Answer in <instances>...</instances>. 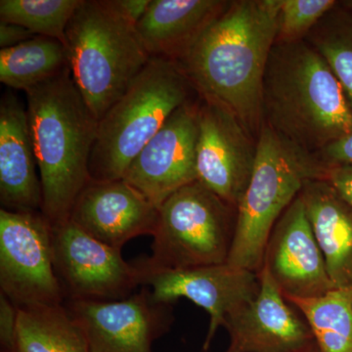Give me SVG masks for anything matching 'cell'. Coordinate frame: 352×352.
<instances>
[{"instance_id": "cell-20", "label": "cell", "mask_w": 352, "mask_h": 352, "mask_svg": "<svg viewBox=\"0 0 352 352\" xmlns=\"http://www.w3.org/2000/svg\"><path fill=\"white\" fill-rule=\"evenodd\" d=\"M17 309L13 352H91L82 327L64 305Z\"/></svg>"}, {"instance_id": "cell-30", "label": "cell", "mask_w": 352, "mask_h": 352, "mask_svg": "<svg viewBox=\"0 0 352 352\" xmlns=\"http://www.w3.org/2000/svg\"><path fill=\"white\" fill-rule=\"evenodd\" d=\"M151 1L152 0H113V3L124 17L136 25L145 15Z\"/></svg>"}, {"instance_id": "cell-32", "label": "cell", "mask_w": 352, "mask_h": 352, "mask_svg": "<svg viewBox=\"0 0 352 352\" xmlns=\"http://www.w3.org/2000/svg\"><path fill=\"white\" fill-rule=\"evenodd\" d=\"M342 7H344V8L346 9L349 12H351L352 14V1H346V2H342V4H340Z\"/></svg>"}, {"instance_id": "cell-24", "label": "cell", "mask_w": 352, "mask_h": 352, "mask_svg": "<svg viewBox=\"0 0 352 352\" xmlns=\"http://www.w3.org/2000/svg\"><path fill=\"white\" fill-rule=\"evenodd\" d=\"M80 3L82 0H1L0 21L65 44L67 27Z\"/></svg>"}, {"instance_id": "cell-6", "label": "cell", "mask_w": 352, "mask_h": 352, "mask_svg": "<svg viewBox=\"0 0 352 352\" xmlns=\"http://www.w3.org/2000/svg\"><path fill=\"white\" fill-rule=\"evenodd\" d=\"M329 168L263 124L251 180L237 207L235 236L227 263L261 272L273 228L309 180L326 179Z\"/></svg>"}, {"instance_id": "cell-12", "label": "cell", "mask_w": 352, "mask_h": 352, "mask_svg": "<svg viewBox=\"0 0 352 352\" xmlns=\"http://www.w3.org/2000/svg\"><path fill=\"white\" fill-rule=\"evenodd\" d=\"M199 108L198 95L173 112L134 157L122 178L157 208L198 179Z\"/></svg>"}, {"instance_id": "cell-3", "label": "cell", "mask_w": 352, "mask_h": 352, "mask_svg": "<svg viewBox=\"0 0 352 352\" xmlns=\"http://www.w3.org/2000/svg\"><path fill=\"white\" fill-rule=\"evenodd\" d=\"M27 115L43 190L41 214L51 226L67 221L91 182L89 161L98 120L71 71L25 91Z\"/></svg>"}, {"instance_id": "cell-1", "label": "cell", "mask_w": 352, "mask_h": 352, "mask_svg": "<svg viewBox=\"0 0 352 352\" xmlns=\"http://www.w3.org/2000/svg\"><path fill=\"white\" fill-rule=\"evenodd\" d=\"M280 0H233L178 63L199 96L233 113L254 138L261 90L276 43Z\"/></svg>"}, {"instance_id": "cell-7", "label": "cell", "mask_w": 352, "mask_h": 352, "mask_svg": "<svg viewBox=\"0 0 352 352\" xmlns=\"http://www.w3.org/2000/svg\"><path fill=\"white\" fill-rule=\"evenodd\" d=\"M236 222L237 208L196 180L160 206L151 256L136 261L171 270L227 263Z\"/></svg>"}, {"instance_id": "cell-28", "label": "cell", "mask_w": 352, "mask_h": 352, "mask_svg": "<svg viewBox=\"0 0 352 352\" xmlns=\"http://www.w3.org/2000/svg\"><path fill=\"white\" fill-rule=\"evenodd\" d=\"M326 179L352 208V166L329 168Z\"/></svg>"}, {"instance_id": "cell-23", "label": "cell", "mask_w": 352, "mask_h": 352, "mask_svg": "<svg viewBox=\"0 0 352 352\" xmlns=\"http://www.w3.org/2000/svg\"><path fill=\"white\" fill-rule=\"evenodd\" d=\"M305 41L326 60L352 110V14L337 3Z\"/></svg>"}, {"instance_id": "cell-15", "label": "cell", "mask_w": 352, "mask_h": 352, "mask_svg": "<svg viewBox=\"0 0 352 352\" xmlns=\"http://www.w3.org/2000/svg\"><path fill=\"white\" fill-rule=\"evenodd\" d=\"M258 296L227 321L226 352H298L315 342L307 322L261 268Z\"/></svg>"}, {"instance_id": "cell-17", "label": "cell", "mask_w": 352, "mask_h": 352, "mask_svg": "<svg viewBox=\"0 0 352 352\" xmlns=\"http://www.w3.org/2000/svg\"><path fill=\"white\" fill-rule=\"evenodd\" d=\"M27 109L12 92L0 101V203L10 212H41L43 190Z\"/></svg>"}, {"instance_id": "cell-13", "label": "cell", "mask_w": 352, "mask_h": 352, "mask_svg": "<svg viewBox=\"0 0 352 352\" xmlns=\"http://www.w3.org/2000/svg\"><path fill=\"white\" fill-rule=\"evenodd\" d=\"M199 98L197 180L237 208L256 164L258 139L226 108Z\"/></svg>"}, {"instance_id": "cell-2", "label": "cell", "mask_w": 352, "mask_h": 352, "mask_svg": "<svg viewBox=\"0 0 352 352\" xmlns=\"http://www.w3.org/2000/svg\"><path fill=\"white\" fill-rule=\"evenodd\" d=\"M263 124L317 154L352 132V110L326 60L307 41L275 43L261 90Z\"/></svg>"}, {"instance_id": "cell-25", "label": "cell", "mask_w": 352, "mask_h": 352, "mask_svg": "<svg viewBox=\"0 0 352 352\" xmlns=\"http://www.w3.org/2000/svg\"><path fill=\"white\" fill-rule=\"evenodd\" d=\"M337 3L333 0H280L275 43L305 41L315 25Z\"/></svg>"}, {"instance_id": "cell-4", "label": "cell", "mask_w": 352, "mask_h": 352, "mask_svg": "<svg viewBox=\"0 0 352 352\" xmlns=\"http://www.w3.org/2000/svg\"><path fill=\"white\" fill-rule=\"evenodd\" d=\"M197 96L178 62L152 57L99 120L89 161L91 179H122L134 157L173 112Z\"/></svg>"}, {"instance_id": "cell-9", "label": "cell", "mask_w": 352, "mask_h": 352, "mask_svg": "<svg viewBox=\"0 0 352 352\" xmlns=\"http://www.w3.org/2000/svg\"><path fill=\"white\" fill-rule=\"evenodd\" d=\"M53 264L65 300H113L141 286L135 264L71 219L51 226Z\"/></svg>"}, {"instance_id": "cell-5", "label": "cell", "mask_w": 352, "mask_h": 352, "mask_svg": "<svg viewBox=\"0 0 352 352\" xmlns=\"http://www.w3.org/2000/svg\"><path fill=\"white\" fill-rule=\"evenodd\" d=\"M65 45L72 78L98 122L151 59L136 25L113 0H82Z\"/></svg>"}, {"instance_id": "cell-10", "label": "cell", "mask_w": 352, "mask_h": 352, "mask_svg": "<svg viewBox=\"0 0 352 352\" xmlns=\"http://www.w3.org/2000/svg\"><path fill=\"white\" fill-rule=\"evenodd\" d=\"M133 263L141 286L151 289L156 302L171 305L185 298L207 311L210 327L204 342L205 352L217 330L226 328L229 318L251 302L261 288L259 273L228 263L177 270H150L138 261Z\"/></svg>"}, {"instance_id": "cell-31", "label": "cell", "mask_w": 352, "mask_h": 352, "mask_svg": "<svg viewBox=\"0 0 352 352\" xmlns=\"http://www.w3.org/2000/svg\"><path fill=\"white\" fill-rule=\"evenodd\" d=\"M298 352H321L319 347L317 346L316 342H314L309 346H305V349H300Z\"/></svg>"}, {"instance_id": "cell-29", "label": "cell", "mask_w": 352, "mask_h": 352, "mask_svg": "<svg viewBox=\"0 0 352 352\" xmlns=\"http://www.w3.org/2000/svg\"><path fill=\"white\" fill-rule=\"evenodd\" d=\"M36 34L22 27V25L10 24L0 21V46L1 50L12 47L34 38Z\"/></svg>"}, {"instance_id": "cell-27", "label": "cell", "mask_w": 352, "mask_h": 352, "mask_svg": "<svg viewBox=\"0 0 352 352\" xmlns=\"http://www.w3.org/2000/svg\"><path fill=\"white\" fill-rule=\"evenodd\" d=\"M315 155L328 168L352 166V132L331 143Z\"/></svg>"}, {"instance_id": "cell-19", "label": "cell", "mask_w": 352, "mask_h": 352, "mask_svg": "<svg viewBox=\"0 0 352 352\" xmlns=\"http://www.w3.org/2000/svg\"><path fill=\"white\" fill-rule=\"evenodd\" d=\"M335 289H352V208L327 179L309 180L300 193Z\"/></svg>"}, {"instance_id": "cell-8", "label": "cell", "mask_w": 352, "mask_h": 352, "mask_svg": "<svg viewBox=\"0 0 352 352\" xmlns=\"http://www.w3.org/2000/svg\"><path fill=\"white\" fill-rule=\"evenodd\" d=\"M0 289L17 308L64 305L51 224L41 212L0 210Z\"/></svg>"}, {"instance_id": "cell-16", "label": "cell", "mask_w": 352, "mask_h": 352, "mask_svg": "<svg viewBox=\"0 0 352 352\" xmlns=\"http://www.w3.org/2000/svg\"><path fill=\"white\" fill-rule=\"evenodd\" d=\"M159 208L126 180L91 182L76 199L69 219L82 230L122 251L129 241L153 235Z\"/></svg>"}, {"instance_id": "cell-26", "label": "cell", "mask_w": 352, "mask_h": 352, "mask_svg": "<svg viewBox=\"0 0 352 352\" xmlns=\"http://www.w3.org/2000/svg\"><path fill=\"white\" fill-rule=\"evenodd\" d=\"M18 309L0 293V344L1 352H13L17 330Z\"/></svg>"}, {"instance_id": "cell-14", "label": "cell", "mask_w": 352, "mask_h": 352, "mask_svg": "<svg viewBox=\"0 0 352 352\" xmlns=\"http://www.w3.org/2000/svg\"><path fill=\"white\" fill-rule=\"evenodd\" d=\"M286 298H311L333 288L300 196L275 224L263 267Z\"/></svg>"}, {"instance_id": "cell-22", "label": "cell", "mask_w": 352, "mask_h": 352, "mask_svg": "<svg viewBox=\"0 0 352 352\" xmlns=\"http://www.w3.org/2000/svg\"><path fill=\"white\" fill-rule=\"evenodd\" d=\"M287 300L307 322L321 352H352V289Z\"/></svg>"}, {"instance_id": "cell-18", "label": "cell", "mask_w": 352, "mask_h": 352, "mask_svg": "<svg viewBox=\"0 0 352 352\" xmlns=\"http://www.w3.org/2000/svg\"><path fill=\"white\" fill-rule=\"evenodd\" d=\"M228 4L227 0H152L136 30L151 58L179 62Z\"/></svg>"}, {"instance_id": "cell-21", "label": "cell", "mask_w": 352, "mask_h": 352, "mask_svg": "<svg viewBox=\"0 0 352 352\" xmlns=\"http://www.w3.org/2000/svg\"><path fill=\"white\" fill-rule=\"evenodd\" d=\"M68 69V50L58 39L36 36L0 50V82L13 89L28 91Z\"/></svg>"}, {"instance_id": "cell-11", "label": "cell", "mask_w": 352, "mask_h": 352, "mask_svg": "<svg viewBox=\"0 0 352 352\" xmlns=\"http://www.w3.org/2000/svg\"><path fill=\"white\" fill-rule=\"evenodd\" d=\"M64 305L91 352H153L155 340L175 321L171 305L156 302L146 286L120 300H69Z\"/></svg>"}]
</instances>
